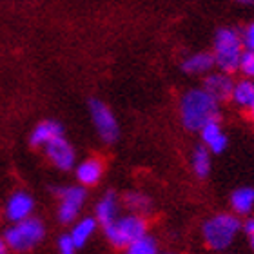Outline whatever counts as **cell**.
<instances>
[{"mask_svg": "<svg viewBox=\"0 0 254 254\" xmlns=\"http://www.w3.org/2000/svg\"><path fill=\"white\" fill-rule=\"evenodd\" d=\"M182 122L189 131H201L211 122H220V107L203 89H190L182 96Z\"/></svg>", "mask_w": 254, "mask_h": 254, "instance_id": "obj_1", "label": "cell"}, {"mask_svg": "<svg viewBox=\"0 0 254 254\" xmlns=\"http://www.w3.org/2000/svg\"><path fill=\"white\" fill-rule=\"evenodd\" d=\"M212 59L222 73H234L240 67V60L244 55V40L236 29L223 27L214 35V51Z\"/></svg>", "mask_w": 254, "mask_h": 254, "instance_id": "obj_2", "label": "cell"}, {"mask_svg": "<svg viewBox=\"0 0 254 254\" xmlns=\"http://www.w3.org/2000/svg\"><path fill=\"white\" fill-rule=\"evenodd\" d=\"M240 229H242V222L234 214L220 212L203 223V238L211 249L223 251L233 244Z\"/></svg>", "mask_w": 254, "mask_h": 254, "instance_id": "obj_3", "label": "cell"}, {"mask_svg": "<svg viewBox=\"0 0 254 254\" xmlns=\"http://www.w3.org/2000/svg\"><path fill=\"white\" fill-rule=\"evenodd\" d=\"M44 223L37 218H27L24 222L13 223L4 234L5 247L16 251V253H24V251L33 249L38 245L44 238Z\"/></svg>", "mask_w": 254, "mask_h": 254, "instance_id": "obj_4", "label": "cell"}, {"mask_svg": "<svg viewBox=\"0 0 254 254\" xmlns=\"http://www.w3.org/2000/svg\"><path fill=\"white\" fill-rule=\"evenodd\" d=\"M147 231V223L140 214H129V216L117 218L111 225L106 227V236L115 247H129L136 240L143 238Z\"/></svg>", "mask_w": 254, "mask_h": 254, "instance_id": "obj_5", "label": "cell"}, {"mask_svg": "<svg viewBox=\"0 0 254 254\" xmlns=\"http://www.w3.org/2000/svg\"><path fill=\"white\" fill-rule=\"evenodd\" d=\"M89 111H91V118H93V124H95L96 131L100 134L106 142L113 143L118 138V122L113 111L109 107L100 100H91L89 102Z\"/></svg>", "mask_w": 254, "mask_h": 254, "instance_id": "obj_6", "label": "cell"}, {"mask_svg": "<svg viewBox=\"0 0 254 254\" xmlns=\"http://www.w3.org/2000/svg\"><path fill=\"white\" fill-rule=\"evenodd\" d=\"M60 196V207H59V220L62 223H71L74 218L78 216L80 209L85 201V189L78 186L64 187L57 189Z\"/></svg>", "mask_w": 254, "mask_h": 254, "instance_id": "obj_7", "label": "cell"}, {"mask_svg": "<svg viewBox=\"0 0 254 254\" xmlns=\"http://www.w3.org/2000/svg\"><path fill=\"white\" fill-rule=\"evenodd\" d=\"M33 209H35V201H33L31 196L24 192V190H18L5 203V216H7L9 222L18 223L31 218Z\"/></svg>", "mask_w": 254, "mask_h": 254, "instance_id": "obj_8", "label": "cell"}, {"mask_svg": "<svg viewBox=\"0 0 254 254\" xmlns=\"http://www.w3.org/2000/svg\"><path fill=\"white\" fill-rule=\"evenodd\" d=\"M46 154H48V158L62 171H69L74 165V151H73V147H71V143L64 136L57 138V140H53L51 143H48V145H46Z\"/></svg>", "mask_w": 254, "mask_h": 254, "instance_id": "obj_9", "label": "cell"}, {"mask_svg": "<svg viewBox=\"0 0 254 254\" xmlns=\"http://www.w3.org/2000/svg\"><path fill=\"white\" fill-rule=\"evenodd\" d=\"M234 82L225 73H212L203 80V91L216 102L229 100L233 96Z\"/></svg>", "mask_w": 254, "mask_h": 254, "instance_id": "obj_10", "label": "cell"}, {"mask_svg": "<svg viewBox=\"0 0 254 254\" xmlns=\"http://www.w3.org/2000/svg\"><path fill=\"white\" fill-rule=\"evenodd\" d=\"M64 134V129L59 122H53V120H46V122H40L31 132V138H29V142L31 145L35 147H40V145H48L51 143L53 140L60 138Z\"/></svg>", "mask_w": 254, "mask_h": 254, "instance_id": "obj_11", "label": "cell"}, {"mask_svg": "<svg viewBox=\"0 0 254 254\" xmlns=\"http://www.w3.org/2000/svg\"><path fill=\"white\" fill-rule=\"evenodd\" d=\"M200 134H201L203 143H205V149L211 151V153L220 154L227 147V136L223 134L222 126L218 122H211V124H207L205 127H201Z\"/></svg>", "mask_w": 254, "mask_h": 254, "instance_id": "obj_12", "label": "cell"}, {"mask_svg": "<svg viewBox=\"0 0 254 254\" xmlns=\"http://www.w3.org/2000/svg\"><path fill=\"white\" fill-rule=\"evenodd\" d=\"M104 173V165L98 158H89L84 160L82 164L76 167V178L82 186H95L102 178Z\"/></svg>", "mask_w": 254, "mask_h": 254, "instance_id": "obj_13", "label": "cell"}, {"mask_svg": "<svg viewBox=\"0 0 254 254\" xmlns=\"http://www.w3.org/2000/svg\"><path fill=\"white\" fill-rule=\"evenodd\" d=\"M117 212H118V203H117V196L115 192H106L104 198L98 201L96 205V220L104 225V229L107 225H111L115 220H117Z\"/></svg>", "mask_w": 254, "mask_h": 254, "instance_id": "obj_14", "label": "cell"}, {"mask_svg": "<svg viewBox=\"0 0 254 254\" xmlns=\"http://www.w3.org/2000/svg\"><path fill=\"white\" fill-rule=\"evenodd\" d=\"M212 65H214V59H212L211 53H196L184 60L182 69L190 74H201L212 69Z\"/></svg>", "mask_w": 254, "mask_h": 254, "instance_id": "obj_15", "label": "cell"}, {"mask_svg": "<svg viewBox=\"0 0 254 254\" xmlns=\"http://www.w3.org/2000/svg\"><path fill=\"white\" fill-rule=\"evenodd\" d=\"M231 205H233L234 212L238 214H247L253 211L254 207V189L253 187H242L236 189L231 196Z\"/></svg>", "mask_w": 254, "mask_h": 254, "instance_id": "obj_16", "label": "cell"}, {"mask_svg": "<svg viewBox=\"0 0 254 254\" xmlns=\"http://www.w3.org/2000/svg\"><path fill=\"white\" fill-rule=\"evenodd\" d=\"M238 106L242 107H254V82L253 80H242L238 84H234L233 96H231Z\"/></svg>", "mask_w": 254, "mask_h": 254, "instance_id": "obj_17", "label": "cell"}, {"mask_svg": "<svg viewBox=\"0 0 254 254\" xmlns=\"http://www.w3.org/2000/svg\"><path fill=\"white\" fill-rule=\"evenodd\" d=\"M95 229H96V220H93V218H84V220H80V222L74 225L69 236L73 240V244L76 245V249L82 247V245L93 236Z\"/></svg>", "mask_w": 254, "mask_h": 254, "instance_id": "obj_18", "label": "cell"}, {"mask_svg": "<svg viewBox=\"0 0 254 254\" xmlns=\"http://www.w3.org/2000/svg\"><path fill=\"white\" fill-rule=\"evenodd\" d=\"M192 167H194L196 176L205 178L211 173V154L205 147H196L192 154Z\"/></svg>", "mask_w": 254, "mask_h": 254, "instance_id": "obj_19", "label": "cell"}, {"mask_svg": "<svg viewBox=\"0 0 254 254\" xmlns=\"http://www.w3.org/2000/svg\"><path fill=\"white\" fill-rule=\"evenodd\" d=\"M124 201L134 212H147L151 209V200L145 194H140V192H129V194H126Z\"/></svg>", "mask_w": 254, "mask_h": 254, "instance_id": "obj_20", "label": "cell"}, {"mask_svg": "<svg viewBox=\"0 0 254 254\" xmlns=\"http://www.w3.org/2000/svg\"><path fill=\"white\" fill-rule=\"evenodd\" d=\"M127 254H156V242L145 234L127 247Z\"/></svg>", "mask_w": 254, "mask_h": 254, "instance_id": "obj_21", "label": "cell"}, {"mask_svg": "<svg viewBox=\"0 0 254 254\" xmlns=\"http://www.w3.org/2000/svg\"><path fill=\"white\" fill-rule=\"evenodd\" d=\"M238 69L245 74V76H254V51H249V49L244 51Z\"/></svg>", "mask_w": 254, "mask_h": 254, "instance_id": "obj_22", "label": "cell"}, {"mask_svg": "<svg viewBox=\"0 0 254 254\" xmlns=\"http://www.w3.org/2000/svg\"><path fill=\"white\" fill-rule=\"evenodd\" d=\"M59 251L60 254H74L76 253V245L73 244V240L69 234H64L59 240Z\"/></svg>", "mask_w": 254, "mask_h": 254, "instance_id": "obj_23", "label": "cell"}, {"mask_svg": "<svg viewBox=\"0 0 254 254\" xmlns=\"http://www.w3.org/2000/svg\"><path fill=\"white\" fill-rule=\"evenodd\" d=\"M242 40H244V46L249 51H254V22L245 27L244 35H242Z\"/></svg>", "mask_w": 254, "mask_h": 254, "instance_id": "obj_24", "label": "cell"}, {"mask_svg": "<svg viewBox=\"0 0 254 254\" xmlns=\"http://www.w3.org/2000/svg\"><path fill=\"white\" fill-rule=\"evenodd\" d=\"M242 227H244L247 236H254V218H247V220L242 223Z\"/></svg>", "mask_w": 254, "mask_h": 254, "instance_id": "obj_25", "label": "cell"}, {"mask_svg": "<svg viewBox=\"0 0 254 254\" xmlns=\"http://www.w3.org/2000/svg\"><path fill=\"white\" fill-rule=\"evenodd\" d=\"M5 251H7V247H5V242L0 238V254H5Z\"/></svg>", "mask_w": 254, "mask_h": 254, "instance_id": "obj_26", "label": "cell"}, {"mask_svg": "<svg viewBox=\"0 0 254 254\" xmlns=\"http://www.w3.org/2000/svg\"><path fill=\"white\" fill-rule=\"evenodd\" d=\"M251 244H253V249H254V236H251Z\"/></svg>", "mask_w": 254, "mask_h": 254, "instance_id": "obj_27", "label": "cell"}, {"mask_svg": "<svg viewBox=\"0 0 254 254\" xmlns=\"http://www.w3.org/2000/svg\"><path fill=\"white\" fill-rule=\"evenodd\" d=\"M251 115H253V118H254V107H253V109H251Z\"/></svg>", "mask_w": 254, "mask_h": 254, "instance_id": "obj_28", "label": "cell"}]
</instances>
